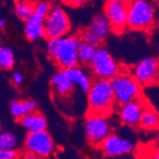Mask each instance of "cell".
Wrapping results in <instances>:
<instances>
[{"label":"cell","mask_w":159,"mask_h":159,"mask_svg":"<svg viewBox=\"0 0 159 159\" xmlns=\"http://www.w3.org/2000/svg\"><path fill=\"white\" fill-rule=\"evenodd\" d=\"M109 1H111L114 3H129L128 0H109Z\"/></svg>","instance_id":"30"},{"label":"cell","mask_w":159,"mask_h":159,"mask_svg":"<svg viewBox=\"0 0 159 159\" xmlns=\"http://www.w3.org/2000/svg\"><path fill=\"white\" fill-rule=\"evenodd\" d=\"M99 148L107 157H121L131 153L134 150V145L129 139L111 133Z\"/></svg>","instance_id":"11"},{"label":"cell","mask_w":159,"mask_h":159,"mask_svg":"<svg viewBox=\"0 0 159 159\" xmlns=\"http://www.w3.org/2000/svg\"><path fill=\"white\" fill-rule=\"evenodd\" d=\"M7 24V20L5 18H1V20H0V28L1 29H4L5 26Z\"/></svg>","instance_id":"29"},{"label":"cell","mask_w":159,"mask_h":159,"mask_svg":"<svg viewBox=\"0 0 159 159\" xmlns=\"http://www.w3.org/2000/svg\"><path fill=\"white\" fill-rule=\"evenodd\" d=\"M147 103L148 102H146L143 97H140L138 99L118 105L117 114L120 122L123 125L131 128L139 127L141 115Z\"/></svg>","instance_id":"13"},{"label":"cell","mask_w":159,"mask_h":159,"mask_svg":"<svg viewBox=\"0 0 159 159\" xmlns=\"http://www.w3.org/2000/svg\"><path fill=\"white\" fill-rule=\"evenodd\" d=\"M86 139L92 146L100 147L103 141L111 134L109 117L98 113L88 112L84 122Z\"/></svg>","instance_id":"5"},{"label":"cell","mask_w":159,"mask_h":159,"mask_svg":"<svg viewBox=\"0 0 159 159\" xmlns=\"http://www.w3.org/2000/svg\"><path fill=\"white\" fill-rule=\"evenodd\" d=\"M78 34H67L58 38L49 39L46 52L50 60L59 69H69L79 65L78 48L80 44Z\"/></svg>","instance_id":"1"},{"label":"cell","mask_w":159,"mask_h":159,"mask_svg":"<svg viewBox=\"0 0 159 159\" xmlns=\"http://www.w3.org/2000/svg\"><path fill=\"white\" fill-rule=\"evenodd\" d=\"M87 95L88 112L110 117L118 105L110 79L95 78Z\"/></svg>","instance_id":"2"},{"label":"cell","mask_w":159,"mask_h":159,"mask_svg":"<svg viewBox=\"0 0 159 159\" xmlns=\"http://www.w3.org/2000/svg\"><path fill=\"white\" fill-rule=\"evenodd\" d=\"M89 68L95 78L110 80L121 71L119 63L113 58L109 51L102 46L97 49L96 54Z\"/></svg>","instance_id":"7"},{"label":"cell","mask_w":159,"mask_h":159,"mask_svg":"<svg viewBox=\"0 0 159 159\" xmlns=\"http://www.w3.org/2000/svg\"><path fill=\"white\" fill-rule=\"evenodd\" d=\"M111 82L118 105L142 97L143 87L132 73L121 70L111 79Z\"/></svg>","instance_id":"4"},{"label":"cell","mask_w":159,"mask_h":159,"mask_svg":"<svg viewBox=\"0 0 159 159\" xmlns=\"http://www.w3.org/2000/svg\"><path fill=\"white\" fill-rule=\"evenodd\" d=\"M24 149L34 152L37 158H48L53 155L55 145L51 134L44 129L36 133H28L24 140Z\"/></svg>","instance_id":"9"},{"label":"cell","mask_w":159,"mask_h":159,"mask_svg":"<svg viewBox=\"0 0 159 159\" xmlns=\"http://www.w3.org/2000/svg\"><path fill=\"white\" fill-rule=\"evenodd\" d=\"M20 157L17 150L14 149H7L0 150V159H16Z\"/></svg>","instance_id":"24"},{"label":"cell","mask_w":159,"mask_h":159,"mask_svg":"<svg viewBox=\"0 0 159 159\" xmlns=\"http://www.w3.org/2000/svg\"><path fill=\"white\" fill-rule=\"evenodd\" d=\"M36 109L37 103L33 99H13L9 106L10 113L17 121L28 113L36 111Z\"/></svg>","instance_id":"16"},{"label":"cell","mask_w":159,"mask_h":159,"mask_svg":"<svg viewBox=\"0 0 159 159\" xmlns=\"http://www.w3.org/2000/svg\"><path fill=\"white\" fill-rule=\"evenodd\" d=\"M70 21L60 5H52L44 22L45 37L47 40L58 38L70 34Z\"/></svg>","instance_id":"6"},{"label":"cell","mask_w":159,"mask_h":159,"mask_svg":"<svg viewBox=\"0 0 159 159\" xmlns=\"http://www.w3.org/2000/svg\"><path fill=\"white\" fill-rule=\"evenodd\" d=\"M128 4L114 3L107 0L104 7V13L111 22L112 33L122 34L128 27Z\"/></svg>","instance_id":"12"},{"label":"cell","mask_w":159,"mask_h":159,"mask_svg":"<svg viewBox=\"0 0 159 159\" xmlns=\"http://www.w3.org/2000/svg\"><path fill=\"white\" fill-rule=\"evenodd\" d=\"M16 63L13 52L11 48L1 46L0 48V68L3 70H10Z\"/></svg>","instance_id":"21"},{"label":"cell","mask_w":159,"mask_h":159,"mask_svg":"<svg viewBox=\"0 0 159 159\" xmlns=\"http://www.w3.org/2000/svg\"><path fill=\"white\" fill-rule=\"evenodd\" d=\"M139 127L146 131H157L159 129V112L149 103L143 110Z\"/></svg>","instance_id":"17"},{"label":"cell","mask_w":159,"mask_h":159,"mask_svg":"<svg viewBox=\"0 0 159 159\" xmlns=\"http://www.w3.org/2000/svg\"><path fill=\"white\" fill-rule=\"evenodd\" d=\"M21 157L26 158V159H34V158H37L34 152H32L31 151L25 150V149H24V152L21 153Z\"/></svg>","instance_id":"27"},{"label":"cell","mask_w":159,"mask_h":159,"mask_svg":"<svg viewBox=\"0 0 159 159\" xmlns=\"http://www.w3.org/2000/svg\"><path fill=\"white\" fill-rule=\"evenodd\" d=\"M24 75L22 73H20V71H13V73L11 74V83L13 85L16 86H20L24 83Z\"/></svg>","instance_id":"25"},{"label":"cell","mask_w":159,"mask_h":159,"mask_svg":"<svg viewBox=\"0 0 159 159\" xmlns=\"http://www.w3.org/2000/svg\"><path fill=\"white\" fill-rule=\"evenodd\" d=\"M18 137L11 131H3L0 134V150L18 149Z\"/></svg>","instance_id":"22"},{"label":"cell","mask_w":159,"mask_h":159,"mask_svg":"<svg viewBox=\"0 0 159 159\" xmlns=\"http://www.w3.org/2000/svg\"><path fill=\"white\" fill-rule=\"evenodd\" d=\"M52 5L47 1L35 3L34 14L25 22L24 34L30 42H35L45 37L44 22Z\"/></svg>","instance_id":"8"},{"label":"cell","mask_w":159,"mask_h":159,"mask_svg":"<svg viewBox=\"0 0 159 159\" xmlns=\"http://www.w3.org/2000/svg\"><path fill=\"white\" fill-rule=\"evenodd\" d=\"M156 9L150 0H134L128 4V27L134 31H148L154 25Z\"/></svg>","instance_id":"3"},{"label":"cell","mask_w":159,"mask_h":159,"mask_svg":"<svg viewBox=\"0 0 159 159\" xmlns=\"http://www.w3.org/2000/svg\"><path fill=\"white\" fill-rule=\"evenodd\" d=\"M79 37L81 40L88 42L90 44H93L96 47H101L103 44V39L101 38L100 36H98L93 31H92L90 28L88 29H83V30L78 34Z\"/></svg>","instance_id":"23"},{"label":"cell","mask_w":159,"mask_h":159,"mask_svg":"<svg viewBox=\"0 0 159 159\" xmlns=\"http://www.w3.org/2000/svg\"><path fill=\"white\" fill-rule=\"evenodd\" d=\"M153 157L156 158V159H159V143L155 147V150H154V152H153Z\"/></svg>","instance_id":"28"},{"label":"cell","mask_w":159,"mask_h":159,"mask_svg":"<svg viewBox=\"0 0 159 159\" xmlns=\"http://www.w3.org/2000/svg\"><path fill=\"white\" fill-rule=\"evenodd\" d=\"M62 70L65 77L73 82L81 93H83L84 94L88 93L93 80L92 79L91 74L84 68V66L81 67L80 65H77L69 69Z\"/></svg>","instance_id":"14"},{"label":"cell","mask_w":159,"mask_h":159,"mask_svg":"<svg viewBox=\"0 0 159 159\" xmlns=\"http://www.w3.org/2000/svg\"><path fill=\"white\" fill-rule=\"evenodd\" d=\"M132 74L142 87L159 84V58L149 56L142 59L134 67Z\"/></svg>","instance_id":"10"},{"label":"cell","mask_w":159,"mask_h":159,"mask_svg":"<svg viewBox=\"0 0 159 159\" xmlns=\"http://www.w3.org/2000/svg\"><path fill=\"white\" fill-rule=\"evenodd\" d=\"M89 28L103 40H105L109 36V34L112 33V28H111V22L104 12L96 14L92 19Z\"/></svg>","instance_id":"18"},{"label":"cell","mask_w":159,"mask_h":159,"mask_svg":"<svg viewBox=\"0 0 159 159\" xmlns=\"http://www.w3.org/2000/svg\"><path fill=\"white\" fill-rule=\"evenodd\" d=\"M34 3H32L28 0H17L14 4L13 11L18 19L26 22L34 14Z\"/></svg>","instance_id":"20"},{"label":"cell","mask_w":159,"mask_h":159,"mask_svg":"<svg viewBox=\"0 0 159 159\" xmlns=\"http://www.w3.org/2000/svg\"><path fill=\"white\" fill-rule=\"evenodd\" d=\"M131 1H134V0H128V2H131Z\"/></svg>","instance_id":"31"},{"label":"cell","mask_w":159,"mask_h":159,"mask_svg":"<svg viewBox=\"0 0 159 159\" xmlns=\"http://www.w3.org/2000/svg\"><path fill=\"white\" fill-rule=\"evenodd\" d=\"M97 49L98 47L81 40L78 48L79 65H82L84 67H90L93 59L96 54Z\"/></svg>","instance_id":"19"},{"label":"cell","mask_w":159,"mask_h":159,"mask_svg":"<svg viewBox=\"0 0 159 159\" xmlns=\"http://www.w3.org/2000/svg\"><path fill=\"white\" fill-rule=\"evenodd\" d=\"M18 123L27 133H36L44 131V129H47L48 127V121L45 115L37 111L28 113L18 120Z\"/></svg>","instance_id":"15"},{"label":"cell","mask_w":159,"mask_h":159,"mask_svg":"<svg viewBox=\"0 0 159 159\" xmlns=\"http://www.w3.org/2000/svg\"><path fill=\"white\" fill-rule=\"evenodd\" d=\"M64 2L70 7L77 8V7H82L86 5L89 2V0H64Z\"/></svg>","instance_id":"26"}]
</instances>
